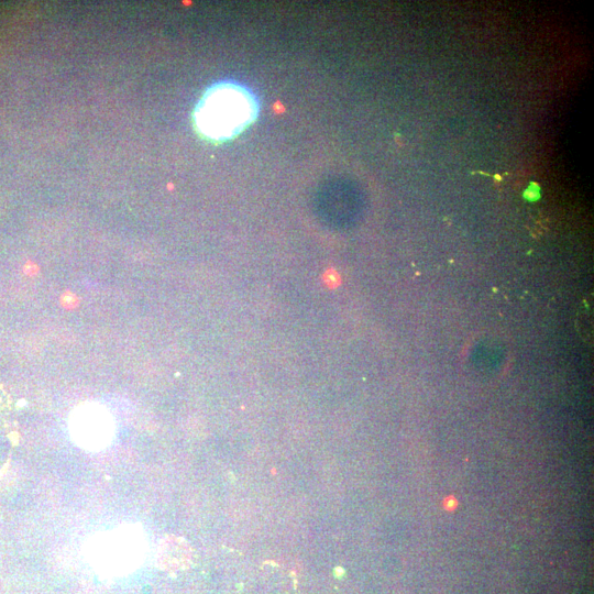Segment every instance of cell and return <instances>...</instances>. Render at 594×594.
Here are the masks:
<instances>
[{
	"label": "cell",
	"instance_id": "277c9868",
	"mask_svg": "<svg viewBox=\"0 0 594 594\" xmlns=\"http://www.w3.org/2000/svg\"><path fill=\"white\" fill-rule=\"evenodd\" d=\"M193 558L190 544L182 537L167 536L157 548L156 561L162 570L176 572L189 566Z\"/></svg>",
	"mask_w": 594,
	"mask_h": 594
},
{
	"label": "cell",
	"instance_id": "3957f363",
	"mask_svg": "<svg viewBox=\"0 0 594 594\" xmlns=\"http://www.w3.org/2000/svg\"><path fill=\"white\" fill-rule=\"evenodd\" d=\"M68 429L74 442L87 451L108 447L114 435L110 411L98 403H84L70 414Z\"/></svg>",
	"mask_w": 594,
	"mask_h": 594
},
{
	"label": "cell",
	"instance_id": "6da1fadb",
	"mask_svg": "<svg viewBox=\"0 0 594 594\" xmlns=\"http://www.w3.org/2000/svg\"><path fill=\"white\" fill-rule=\"evenodd\" d=\"M258 102L253 92L234 81H221L210 86L202 95L193 113L198 134L215 143L229 141L256 119Z\"/></svg>",
	"mask_w": 594,
	"mask_h": 594
},
{
	"label": "cell",
	"instance_id": "7a4b0ae2",
	"mask_svg": "<svg viewBox=\"0 0 594 594\" xmlns=\"http://www.w3.org/2000/svg\"><path fill=\"white\" fill-rule=\"evenodd\" d=\"M145 548V539L135 526H124L105 532L95 538V561L114 573L135 568L141 561Z\"/></svg>",
	"mask_w": 594,
	"mask_h": 594
},
{
	"label": "cell",
	"instance_id": "5b68a950",
	"mask_svg": "<svg viewBox=\"0 0 594 594\" xmlns=\"http://www.w3.org/2000/svg\"><path fill=\"white\" fill-rule=\"evenodd\" d=\"M525 197L529 200H536L539 197V189L537 186H531L527 188Z\"/></svg>",
	"mask_w": 594,
	"mask_h": 594
}]
</instances>
